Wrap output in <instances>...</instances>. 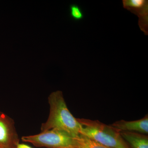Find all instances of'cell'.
<instances>
[{
    "instance_id": "6da1fadb",
    "label": "cell",
    "mask_w": 148,
    "mask_h": 148,
    "mask_svg": "<svg viewBox=\"0 0 148 148\" xmlns=\"http://www.w3.org/2000/svg\"><path fill=\"white\" fill-rule=\"evenodd\" d=\"M48 103L49 115L46 121L42 124L41 131L55 129L74 137L80 135V125L68 109L62 91L51 92L48 97Z\"/></svg>"
},
{
    "instance_id": "7a4b0ae2",
    "label": "cell",
    "mask_w": 148,
    "mask_h": 148,
    "mask_svg": "<svg viewBox=\"0 0 148 148\" xmlns=\"http://www.w3.org/2000/svg\"><path fill=\"white\" fill-rule=\"evenodd\" d=\"M80 125V135L110 148H130L120 133L98 120L77 119Z\"/></svg>"
},
{
    "instance_id": "3957f363",
    "label": "cell",
    "mask_w": 148,
    "mask_h": 148,
    "mask_svg": "<svg viewBox=\"0 0 148 148\" xmlns=\"http://www.w3.org/2000/svg\"><path fill=\"white\" fill-rule=\"evenodd\" d=\"M75 138L65 131L53 129L36 135L23 136L21 140L38 147L74 148Z\"/></svg>"
},
{
    "instance_id": "277c9868",
    "label": "cell",
    "mask_w": 148,
    "mask_h": 148,
    "mask_svg": "<svg viewBox=\"0 0 148 148\" xmlns=\"http://www.w3.org/2000/svg\"><path fill=\"white\" fill-rule=\"evenodd\" d=\"M19 143L13 120L0 112V148H16Z\"/></svg>"
},
{
    "instance_id": "5b68a950",
    "label": "cell",
    "mask_w": 148,
    "mask_h": 148,
    "mask_svg": "<svg viewBox=\"0 0 148 148\" xmlns=\"http://www.w3.org/2000/svg\"><path fill=\"white\" fill-rule=\"evenodd\" d=\"M123 8L139 17V27L145 35L148 34L147 0H123Z\"/></svg>"
},
{
    "instance_id": "8992f818",
    "label": "cell",
    "mask_w": 148,
    "mask_h": 148,
    "mask_svg": "<svg viewBox=\"0 0 148 148\" xmlns=\"http://www.w3.org/2000/svg\"><path fill=\"white\" fill-rule=\"evenodd\" d=\"M118 132H138L147 135L148 133V115L141 119L132 121H117L110 125Z\"/></svg>"
},
{
    "instance_id": "52a82bcc",
    "label": "cell",
    "mask_w": 148,
    "mask_h": 148,
    "mask_svg": "<svg viewBox=\"0 0 148 148\" xmlns=\"http://www.w3.org/2000/svg\"><path fill=\"white\" fill-rule=\"evenodd\" d=\"M121 137L130 148H148V137L138 132H120Z\"/></svg>"
},
{
    "instance_id": "ba28073f",
    "label": "cell",
    "mask_w": 148,
    "mask_h": 148,
    "mask_svg": "<svg viewBox=\"0 0 148 148\" xmlns=\"http://www.w3.org/2000/svg\"><path fill=\"white\" fill-rule=\"evenodd\" d=\"M75 140L74 148H110L81 135L76 137Z\"/></svg>"
},
{
    "instance_id": "9c48e42d",
    "label": "cell",
    "mask_w": 148,
    "mask_h": 148,
    "mask_svg": "<svg viewBox=\"0 0 148 148\" xmlns=\"http://www.w3.org/2000/svg\"><path fill=\"white\" fill-rule=\"evenodd\" d=\"M69 15L75 21H79L84 17V14L81 8L77 5H71L69 7Z\"/></svg>"
},
{
    "instance_id": "30bf717a",
    "label": "cell",
    "mask_w": 148,
    "mask_h": 148,
    "mask_svg": "<svg viewBox=\"0 0 148 148\" xmlns=\"http://www.w3.org/2000/svg\"><path fill=\"white\" fill-rule=\"evenodd\" d=\"M16 148H33L28 145L19 143L16 146Z\"/></svg>"
},
{
    "instance_id": "8fae6325",
    "label": "cell",
    "mask_w": 148,
    "mask_h": 148,
    "mask_svg": "<svg viewBox=\"0 0 148 148\" xmlns=\"http://www.w3.org/2000/svg\"></svg>"
}]
</instances>
